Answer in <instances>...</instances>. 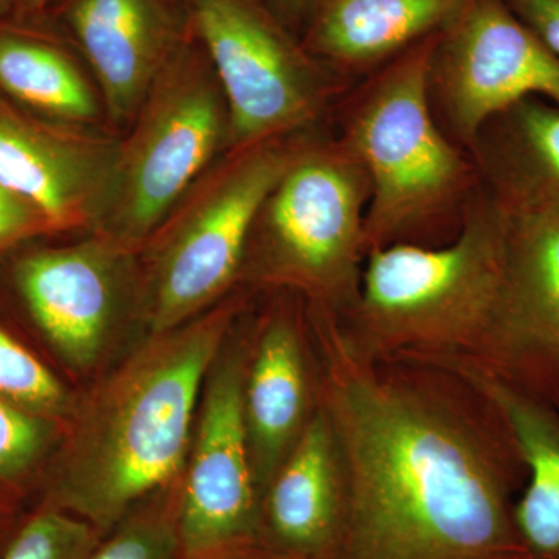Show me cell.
<instances>
[{"label":"cell","instance_id":"cell-13","mask_svg":"<svg viewBox=\"0 0 559 559\" xmlns=\"http://www.w3.org/2000/svg\"><path fill=\"white\" fill-rule=\"evenodd\" d=\"M345 474L322 399L260 496L259 543L288 559H329L340 538Z\"/></svg>","mask_w":559,"mask_h":559},{"label":"cell","instance_id":"cell-25","mask_svg":"<svg viewBox=\"0 0 559 559\" xmlns=\"http://www.w3.org/2000/svg\"><path fill=\"white\" fill-rule=\"evenodd\" d=\"M40 226H49L38 210L0 186V250L27 237Z\"/></svg>","mask_w":559,"mask_h":559},{"label":"cell","instance_id":"cell-22","mask_svg":"<svg viewBox=\"0 0 559 559\" xmlns=\"http://www.w3.org/2000/svg\"><path fill=\"white\" fill-rule=\"evenodd\" d=\"M100 538L86 521L47 506L22 525L0 559H86Z\"/></svg>","mask_w":559,"mask_h":559},{"label":"cell","instance_id":"cell-10","mask_svg":"<svg viewBox=\"0 0 559 559\" xmlns=\"http://www.w3.org/2000/svg\"><path fill=\"white\" fill-rule=\"evenodd\" d=\"M487 189L502 210L503 280L495 325L473 358L559 409V197Z\"/></svg>","mask_w":559,"mask_h":559},{"label":"cell","instance_id":"cell-23","mask_svg":"<svg viewBox=\"0 0 559 559\" xmlns=\"http://www.w3.org/2000/svg\"><path fill=\"white\" fill-rule=\"evenodd\" d=\"M103 538L86 559H183L176 506L134 509Z\"/></svg>","mask_w":559,"mask_h":559},{"label":"cell","instance_id":"cell-7","mask_svg":"<svg viewBox=\"0 0 559 559\" xmlns=\"http://www.w3.org/2000/svg\"><path fill=\"white\" fill-rule=\"evenodd\" d=\"M197 25L226 102L234 150L307 130L349 90L257 0H198Z\"/></svg>","mask_w":559,"mask_h":559},{"label":"cell","instance_id":"cell-27","mask_svg":"<svg viewBox=\"0 0 559 559\" xmlns=\"http://www.w3.org/2000/svg\"><path fill=\"white\" fill-rule=\"evenodd\" d=\"M204 559H288L282 557V555L275 554L264 547L263 544L259 543H250L246 544V546L237 547V549H231L229 551H224V554L215 555V557L204 558Z\"/></svg>","mask_w":559,"mask_h":559},{"label":"cell","instance_id":"cell-17","mask_svg":"<svg viewBox=\"0 0 559 559\" xmlns=\"http://www.w3.org/2000/svg\"><path fill=\"white\" fill-rule=\"evenodd\" d=\"M463 0H318L307 49L347 86L436 35Z\"/></svg>","mask_w":559,"mask_h":559},{"label":"cell","instance_id":"cell-15","mask_svg":"<svg viewBox=\"0 0 559 559\" xmlns=\"http://www.w3.org/2000/svg\"><path fill=\"white\" fill-rule=\"evenodd\" d=\"M16 278L33 318L62 358L79 369L92 366L116 308L109 250L87 242L33 253L21 261Z\"/></svg>","mask_w":559,"mask_h":559},{"label":"cell","instance_id":"cell-24","mask_svg":"<svg viewBox=\"0 0 559 559\" xmlns=\"http://www.w3.org/2000/svg\"><path fill=\"white\" fill-rule=\"evenodd\" d=\"M47 418L0 399V481L24 477L49 447Z\"/></svg>","mask_w":559,"mask_h":559},{"label":"cell","instance_id":"cell-3","mask_svg":"<svg viewBox=\"0 0 559 559\" xmlns=\"http://www.w3.org/2000/svg\"><path fill=\"white\" fill-rule=\"evenodd\" d=\"M437 35L344 94L337 138L370 179L367 253L400 242L452 240L481 186L476 160L441 128L430 103Z\"/></svg>","mask_w":559,"mask_h":559},{"label":"cell","instance_id":"cell-14","mask_svg":"<svg viewBox=\"0 0 559 559\" xmlns=\"http://www.w3.org/2000/svg\"><path fill=\"white\" fill-rule=\"evenodd\" d=\"M409 359L451 371L498 412L525 468L513 516L530 559H559V409L463 355H417Z\"/></svg>","mask_w":559,"mask_h":559},{"label":"cell","instance_id":"cell-30","mask_svg":"<svg viewBox=\"0 0 559 559\" xmlns=\"http://www.w3.org/2000/svg\"><path fill=\"white\" fill-rule=\"evenodd\" d=\"M7 5H9V0H0V11L5 9Z\"/></svg>","mask_w":559,"mask_h":559},{"label":"cell","instance_id":"cell-19","mask_svg":"<svg viewBox=\"0 0 559 559\" xmlns=\"http://www.w3.org/2000/svg\"><path fill=\"white\" fill-rule=\"evenodd\" d=\"M489 189L559 197V108L525 98L488 121L469 151Z\"/></svg>","mask_w":559,"mask_h":559},{"label":"cell","instance_id":"cell-21","mask_svg":"<svg viewBox=\"0 0 559 559\" xmlns=\"http://www.w3.org/2000/svg\"><path fill=\"white\" fill-rule=\"evenodd\" d=\"M0 399L43 417L64 414L69 396L58 378L24 345L0 330Z\"/></svg>","mask_w":559,"mask_h":559},{"label":"cell","instance_id":"cell-6","mask_svg":"<svg viewBox=\"0 0 559 559\" xmlns=\"http://www.w3.org/2000/svg\"><path fill=\"white\" fill-rule=\"evenodd\" d=\"M294 146L286 138L231 151L167 216L151 293L154 333L178 329L237 277L257 216Z\"/></svg>","mask_w":559,"mask_h":559},{"label":"cell","instance_id":"cell-2","mask_svg":"<svg viewBox=\"0 0 559 559\" xmlns=\"http://www.w3.org/2000/svg\"><path fill=\"white\" fill-rule=\"evenodd\" d=\"M224 308L162 333L84 411L49 507L106 535L182 466L205 374L234 318Z\"/></svg>","mask_w":559,"mask_h":559},{"label":"cell","instance_id":"cell-4","mask_svg":"<svg viewBox=\"0 0 559 559\" xmlns=\"http://www.w3.org/2000/svg\"><path fill=\"white\" fill-rule=\"evenodd\" d=\"M503 253L502 210L481 182L452 240L367 253L358 304L341 322L348 340L373 359L479 356L498 314Z\"/></svg>","mask_w":559,"mask_h":559},{"label":"cell","instance_id":"cell-28","mask_svg":"<svg viewBox=\"0 0 559 559\" xmlns=\"http://www.w3.org/2000/svg\"><path fill=\"white\" fill-rule=\"evenodd\" d=\"M283 2H285L286 5L290 7V9H297V7H300L301 3L305 2V0H283Z\"/></svg>","mask_w":559,"mask_h":559},{"label":"cell","instance_id":"cell-11","mask_svg":"<svg viewBox=\"0 0 559 559\" xmlns=\"http://www.w3.org/2000/svg\"><path fill=\"white\" fill-rule=\"evenodd\" d=\"M242 349L213 369L202 396L189 476L176 502L183 559L215 557L259 540L260 495L250 465Z\"/></svg>","mask_w":559,"mask_h":559},{"label":"cell","instance_id":"cell-26","mask_svg":"<svg viewBox=\"0 0 559 559\" xmlns=\"http://www.w3.org/2000/svg\"><path fill=\"white\" fill-rule=\"evenodd\" d=\"M511 11L559 55V0H507Z\"/></svg>","mask_w":559,"mask_h":559},{"label":"cell","instance_id":"cell-29","mask_svg":"<svg viewBox=\"0 0 559 559\" xmlns=\"http://www.w3.org/2000/svg\"><path fill=\"white\" fill-rule=\"evenodd\" d=\"M46 2L47 0H28V3H31L32 7H40Z\"/></svg>","mask_w":559,"mask_h":559},{"label":"cell","instance_id":"cell-5","mask_svg":"<svg viewBox=\"0 0 559 559\" xmlns=\"http://www.w3.org/2000/svg\"><path fill=\"white\" fill-rule=\"evenodd\" d=\"M370 194L366 168L337 135L297 140L250 234L259 277L296 286L314 311L347 320L359 299Z\"/></svg>","mask_w":559,"mask_h":559},{"label":"cell","instance_id":"cell-9","mask_svg":"<svg viewBox=\"0 0 559 559\" xmlns=\"http://www.w3.org/2000/svg\"><path fill=\"white\" fill-rule=\"evenodd\" d=\"M429 95L441 128L471 151L489 120L525 98L559 108V55L507 0H463L437 35Z\"/></svg>","mask_w":559,"mask_h":559},{"label":"cell","instance_id":"cell-16","mask_svg":"<svg viewBox=\"0 0 559 559\" xmlns=\"http://www.w3.org/2000/svg\"><path fill=\"white\" fill-rule=\"evenodd\" d=\"M296 320L277 312L264 322L246 367L242 407L259 495L320 406L314 399Z\"/></svg>","mask_w":559,"mask_h":559},{"label":"cell","instance_id":"cell-8","mask_svg":"<svg viewBox=\"0 0 559 559\" xmlns=\"http://www.w3.org/2000/svg\"><path fill=\"white\" fill-rule=\"evenodd\" d=\"M219 84L193 68H165L117 146L100 224L139 241L167 219L229 132Z\"/></svg>","mask_w":559,"mask_h":559},{"label":"cell","instance_id":"cell-18","mask_svg":"<svg viewBox=\"0 0 559 559\" xmlns=\"http://www.w3.org/2000/svg\"><path fill=\"white\" fill-rule=\"evenodd\" d=\"M70 24L114 120L131 119L164 70L167 28L156 0H75Z\"/></svg>","mask_w":559,"mask_h":559},{"label":"cell","instance_id":"cell-12","mask_svg":"<svg viewBox=\"0 0 559 559\" xmlns=\"http://www.w3.org/2000/svg\"><path fill=\"white\" fill-rule=\"evenodd\" d=\"M116 150L0 106V186L38 210L49 226L100 224Z\"/></svg>","mask_w":559,"mask_h":559},{"label":"cell","instance_id":"cell-1","mask_svg":"<svg viewBox=\"0 0 559 559\" xmlns=\"http://www.w3.org/2000/svg\"><path fill=\"white\" fill-rule=\"evenodd\" d=\"M314 329L345 474L329 559H530L513 516L524 463L491 404L433 364L362 355L329 314Z\"/></svg>","mask_w":559,"mask_h":559},{"label":"cell","instance_id":"cell-20","mask_svg":"<svg viewBox=\"0 0 559 559\" xmlns=\"http://www.w3.org/2000/svg\"><path fill=\"white\" fill-rule=\"evenodd\" d=\"M0 87L14 98L68 121H90L97 97L60 50L16 35H0Z\"/></svg>","mask_w":559,"mask_h":559}]
</instances>
